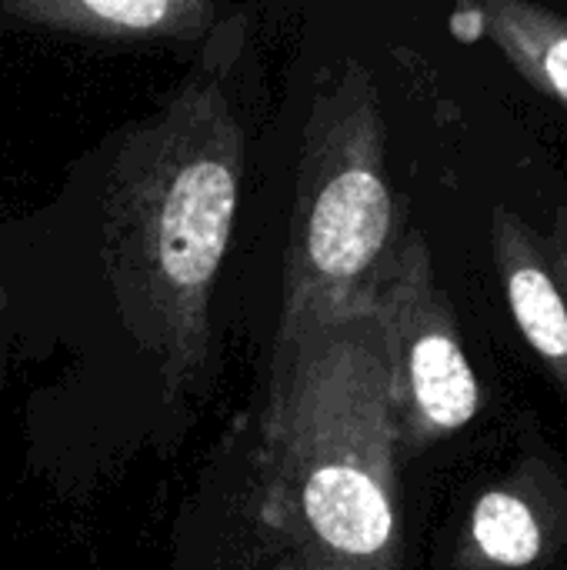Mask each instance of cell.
I'll list each match as a JSON object with an SVG mask.
<instances>
[{
  "label": "cell",
  "instance_id": "cell-1",
  "mask_svg": "<svg viewBox=\"0 0 567 570\" xmlns=\"http://www.w3.org/2000/svg\"><path fill=\"white\" fill-rule=\"evenodd\" d=\"M398 424L371 307L281 324L261 421V521L297 570H401Z\"/></svg>",
  "mask_w": 567,
  "mask_h": 570
},
{
  "label": "cell",
  "instance_id": "cell-2",
  "mask_svg": "<svg viewBox=\"0 0 567 570\" xmlns=\"http://www.w3.org/2000/svg\"><path fill=\"white\" fill-rule=\"evenodd\" d=\"M244 130L221 73L187 80L117 150L104 190V264L137 344L174 394L211 354V297L234 234Z\"/></svg>",
  "mask_w": 567,
  "mask_h": 570
},
{
  "label": "cell",
  "instance_id": "cell-3",
  "mask_svg": "<svg viewBox=\"0 0 567 570\" xmlns=\"http://www.w3.org/2000/svg\"><path fill=\"white\" fill-rule=\"evenodd\" d=\"M398 240L381 94L361 60H344L317 83L304 124L281 324L371 307Z\"/></svg>",
  "mask_w": 567,
  "mask_h": 570
},
{
  "label": "cell",
  "instance_id": "cell-4",
  "mask_svg": "<svg viewBox=\"0 0 567 570\" xmlns=\"http://www.w3.org/2000/svg\"><path fill=\"white\" fill-rule=\"evenodd\" d=\"M401 458H418L481 414V384L424 234H401L371 294Z\"/></svg>",
  "mask_w": 567,
  "mask_h": 570
},
{
  "label": "cell",
  "instance_id": "cell-5",
  "mask_svg": "<svg viewBox=\"0 0 567 570\" xmlns=\"http://www.w3.org/2000/svg\"><path fill=\"white\" fill-rule=\"evenodd\" d=\"M567 538V491L545 458L518 461L481 491L458 538V570H535Z\"/></svg>",
  "mask_w": 567,
  "mask_h": 570
},
{
  "label": "cell",
  "instance_id": "cell-6",
  "mask_svg": "<svg viewBox=\"0 0 567 570\" xmlns=\"http://www.w3.org/2000/svg\"><path fill=\"white\" fill-rule=\"evenodd\" d=\"M491 254L518 334L567 394V297L545 237L511 204L491 207Z\"/></svg>",
  "mask_w": 567,
  "mask_h": 570
},
{
  "label": "cell",
  "instance_id": "cell-7",
  "mask_svg": "<svg viewBox=\"0 0 567 570\" xmlns=\"http://www.w3.org/2000/svg\"><path fill=\"white\" fill-rule=\"evenodd\" d=\"M3 13L90 40H194L217 7L204 0H17Z\"/></svg>",
  "mask_w": 567,
  "mask_h": 570
},
{
  "label": "cell",
  "instance_id": "cell-8",
  "mask_svg": "<svg viewBox=\"0 0 567 570\" xmlns=\"http://www.w3.org/2000/svg\"><path fill=\"white\" fill-rule=\"evenodd\" d=\"M475 30L488 37L518 77L567 110V17L531 0H488L471 10Z\"/></svg>",
  "mask_w": 567,
  "mask_h": 570
},
{
  "label": "cell",
  "instance_id": "cell-9",
  "mask_svg": "<svg viewBox=\"0 0 567 570\" xmlns=\"http://www.w3.org/2000/svg\"><path fill=\"white\" fill-rule=\"evenodd\" d=\"M545 247H548V257H551V267H555V277L561 284L567 297V207H558L555 217H551V234L545 237Z\"/></svg>",
  "mask_w": 567,
  "mask_h": 570
},
{
  "label": "cell",
  "instance_id": "cell-10",
  "mask_svg": "<svg viewBox=\"0 0 567 570\" xmlns=\"http://www.w3.org/2000/svg\"><path fill=\"white\" fill-rule=\"evenodd\" d=\"M264 570H297L294 564H287V561H277V564H271V568H264Z\"/></svg>",
  "mask_w": 567,
  "mask_h": 570
}]
</instances>
